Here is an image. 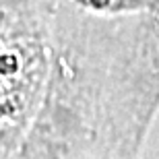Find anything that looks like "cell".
Wrapping results in <instances>:
<instances>
[{"mask_svg":"<svg viewBox=\"0 0 159 159\" xmlns=\"http://www.w3.org/2000/svg\"><path fill=\"white\" fill-rule=\"evenodd\" d=\"M46 95L19 157H130L159 110V11L54 0Z\"/></svg>","mask_w":159,"mask_h":159,"instance_id":"cell-1","label":"cell"},{"mask_svg":"<svg viewBox=\"0 0 159 159\" xmlns=\"http://www.w3.org/2000/svg\"><path fill=\"white\" fill-rule=\"evenodd\" d=\"M54 0L0 4V157L19 155L41 107L52 62Z\"/></svg>","mask_w":159,"mask_h":159,"instance_id":"cell-2","label":"cell"},{"mask_svg":"<svg viewBox=\"0 0 159 159\" xmlns=\"http://www.w3.org/2000/svg\"><path fill=\"white\" fill-rule=\"evenodd\" d=\"M81 8L97 15H130V12L153 11L159 0H75Z\"/></svg>","mask_w":159,"mask_h":159,"instance_id":"cell-3","label":"cell"},{"mask_svg":"<svg viewBox=\"0 0 159 159\" xmlns=\"http://www.w3.org/2000/svg\"><path fill=\"white\" fill-rule=\"evenodd\" d=\"M6 2H15V0H0V4H6Z\"/></svg>","mask_w":159,"mask_h":159,"instance_id":"cell-4","label":"cell"}]
</instances>
